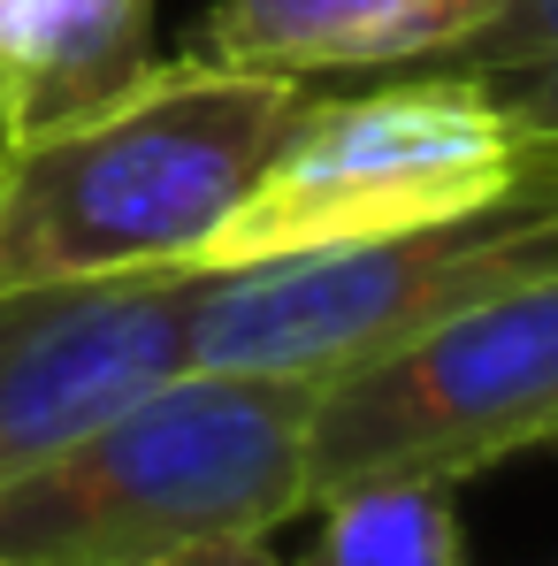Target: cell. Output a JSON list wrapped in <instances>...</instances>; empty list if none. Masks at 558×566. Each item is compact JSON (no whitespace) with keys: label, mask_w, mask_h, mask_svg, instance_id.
<instances>
[{"label":"cell","mask_w":558,"mask_h":566,"mask_svg":"<svg viewBox=\"0 0 558 566\" xmlns=\"http://www.w3.org/2000/svg\"><path fill=\"white\" fill-rule=\"evenodd\" d=\"M298 99L306 85L291 77H245L191 54L146 62L115 99L39 138H8L0 291L199 269Z\"/></svg>","instance_id":"cell-1"},{"label":"cell","mask_w":558,"mask_h":566,"mask_svg":"<svg viewBox=\"0 0 558 566\" xmlns=\"http://www.w3.org/2000/svg\"><path fill=\"white\" fill-rule=\"evenodd\" d=\"M314 376L177 368L0 490L8 566H185L314 505Z\"/></svg>","instance_id":"cell-2"},{"label":"cell","mask_w":558,"mask_h":566,"mask_svg":"<svg viewBox=\"0 0 558 566\" xmlns=\"http://www.w3.org/2000/svg\"><path fill=\"white\" fill-rule=\"evenodd\" d=\"M528 191V138L482 77L413 70L375 93L298 99L261 177L207 238L199 276L269 269L298 253H345L382 238H421L489 214Z\"/></svg>","instance_id":"cell-3"},{"label":"cell","mask_w":558,"mask_h":566,"mask_svg":"<svg viewBox=\"0 0 558 566\" xmlns=\"http://www.w3.org/2000/svg\"><path fill=\"white\" fill-rule=\"evenodd\" d=\"M536 269H558V199H505L421 238L298 253L269 269H191L185 368L329 382Z\"/></svg>","instance_id":"cell-4"},{"label":"cell","mask_w":558,"mask_h":566,"mask_svg":"<svg viewBox=\"0 0 558 566\" xmlns=\"http://www.w3.org/2000/svg\"><path fill=\"white\" fill-rule=\"evenodd\" d=\"M544 444H558V269L505 283L322 382L314 497L375 474L460 490L466 474Z\"/></svg>","instance_id":"cell-5"},{"label":"cell","mask_w":558,"mask_h":566,"mask_svg":"<svg viewBox=\"0 0 558 566\" xmlns=\"http://www.w3.org/2000/svg\"><path fill=\"white\" fill-rule=\"evenodd\" d=\"M191 269L0 291V490L185 368Z\"/></svg>","instance_id":"cell-6"},{"label":"cell","mask_w":558,"mask_h":566,"mask_svg":"<svg viewBox=\"0 0 558 566\" xmlns=\"http://www.w3.org/2000/svg\"><path fill=\"white\" fill-rule=\"evenodd\" d=\"M497 0H222L199 54L245 77H352V70H436L482 31Z\"/></svg>","instance_id":"cell-7"},{"label":"cell","mask_w":558,"mask_h":566,"mask_svg":"<svg viewBox=\"0 0 558 566\" xmlns=\"http://www.w3.org/2000/svg\"><path fill=\"white\" fill-rule=\"evenodd\" d=\"M154 62V0H0V123L39 138Z\"/></svg>","instance_id":"cell-8"},{"label":"cell","mask_w":558,"mask_h":566,"mask_svg":"<svg viewBox=\"0 0 558 566\" xmlns=\"http://www.w3.org/2000/svg\"><path fill=\"white\" fill-rule=\"evenodd\" d=\"M314 544L291 566H466V528L452 482L375 474L306 505Z\"/></svg>","instance_id":"cell-9"},{"label":"cell","mask_w":558,"mask_h":566,"mask_svg":"<svg viewBox=\"0 0 558 566\" xmlns=\"http://www.w3.org/2000/svg\"><path fill=\"white\" fill-rule=\"evenodd\" d=\"M558 54V0H497L482 15V31L460 39L436 70H460V77H497V70H520V62H544Z\"/></svg>","instance_id":"cell-10"},{"label":"cell","mask_w":558,"mask_h":566,"mask_svg":"<svg viewBox=\"0 0 558 566\" xmlns=\"http://www.w3.org/2000/svg\"><path fill=\"white\" fill-rule=\"evenodd\" d=\"M497 107L513 115V130L528 138V146H558V54L544 62H520V70H497V77H482Z\"/></svg>","instance_id":"cell-11"},{"label":"cell","mask_w":558,"mask_h":566,"mask_svg":"<svg viewBox=\"0 0 558 566\" xmlns=\"http://www.w3.org/2000/svg\"><path fill=\"white\" fill-rule=\"evenodd\" d=\"M185 566H283V559H269V544H230V552H207V559H185Z\"/></svg>","instance_id":"cell-12"},{"label":"cell","mask_w":558,"mask_h":566,"mask_svg":"<svg viewBox=\"0 0 558 566\" xmlns=\"http://www.w3.org/2000/svg\"><path fill=\"white\" fill-rule=\"evenodd\" d=\"M0 154H8V123H0Z\"/></svg>","instance_id":"cell-13"},{"label":"cell","mask_w":558,"mask_h":566,"mask_svg":"<svg viewBox=\"0 0 558 566\" xmlns=\"http://www.w3.org/2000/svg\"><path fill=\"white\" fill-rule=\"evenodd\" d=\"M0 566H8V559H0Z\"/></svg>","instance_id":"cell-14"}]
</instances>
